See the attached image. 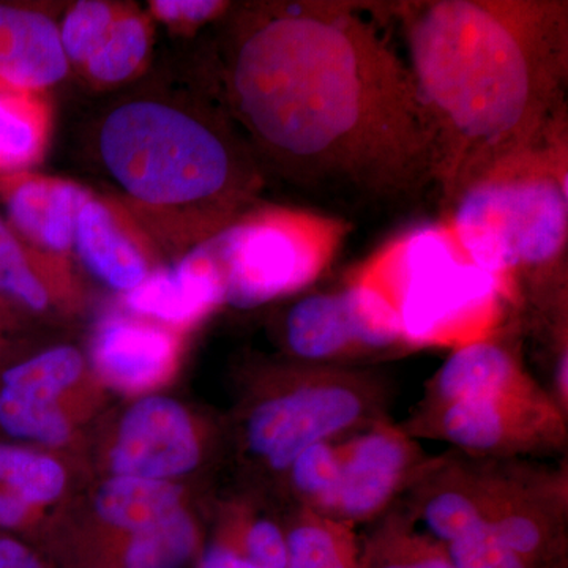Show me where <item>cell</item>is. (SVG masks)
Returning a JSON list of instances; mask_svg holds the SVG:
<instances>
[{
    "mask_svg": "<svg viewBox=\"0 0 568 568\" xmlns=\"http://www.w3.org/2000/svg\"><path fill=\"white\" fill-rule=\"evenodd\" d=\"M197 568H260L233 548L216 541L201 552Z\"/></svg>",
    "mask_w": 568,
    "mask_h": 568,
    "instance_id": "34",
    "label": "cell"
},
{
    "mask_svg": "<svg viewBox=\"0 0 568 568\" xmlns=\"http://www.w3.org/2000/svg\"><path fill=\"white\" fill-rule=\"evenodd\" d=\"M118 203L153 244L185 254L260 204L264 171L222 104L141 93L97 129Z\"/></svg>",
    "mask_w": 568,
    "mask_h": 568,
    "instance_id": "3",
    "label": "cell"
},
{
    "mask_svg": "<svg viewBox=\"0 0 568 568\" xmlns=\"http://www.w3.org/2000/svg\"><path fill=\"white\" fill-rule=\"evenodd\" d=\"M121 7L102 0H81L74 3L59 28V40L70 65L84 67L100 44Z\"/></svg>",
    "mask_w": 568,
    "mask_h": 568,
    "instance_id": "29",
    "label": "cell"
},
{
    "mask_svg": "<svg viewBox=\"0 0 568 568\" xmlns=\"http://www.w3.org/2000/svg\"><path fill=\"white\" fill-rule=\"evenodd\" d=\"M69 473L58 458L0 443V528L22 529L61 499Z\"/></svg>",
    "mask_w": 568,
    "mask_h": 568,
    "instance_id": "20",
    "label": "cell"
},
{
    "mask_svg": "<svg viewBox=\"0 0 568 568\" xmlns=\"http://www.w3.org/2000/svg\"><path fill=\"white\" fill-rule=\"evenodd\" d=\"M3 194L10 230L26 245L67 260L78 213L92 193L63 179L24 173L11 175Z\"/></svg>",
    "mask_w": 568,
    "mask_h": 568,
    "instance_id": "14",
    "label": "cell"
},
{
    "mask_svg": "<svg viewBox=\"0 0 568 568\" xmlns=\"http://www.w3.org/2000/svg\"><path fill=\"white\" fill-rule=\"evenodd\" d=\"M417 426L452 446L484 457H510L558 447L566 437L562 409L544 390L425 407Z\"/></svg>",
    "mask_w": 568,
    "mask_h": 568,
    "instance_id": "9",
    "label": "cell"
},
{
    "mask_svg": "<svg viewBox=\"0 0 568 568\" xmlns=\"http://www.w3.org/2000/svg\"><path fill=\"white\" fill-rule=\"evenodd\" d=\"M0 432L13 439L59 448L73 439V422L58 403L33 402L0 388Z\"/></svg>",
    "mask_w": 568,
    "mask_h": 568,
    "instance_id": "26",
    "label": "cell"
},
{
    "mask_svg": "<svg viewBox=\"0 0 568 568\" xmlns=\"http://www.w3.org/2000/svg\"><path fill=\"white\" fill-rule=\"evenodd\" d=\"M447 549L455 568H526L525 559L507 548L487 521L447 544Z\"/></svg>",
    "mask_w": 568,
    "mask_h": 568,
    "instance_id": "30",
    "label": "cell"
},
{
    "mask_svg": "<svg viewBox=\"0 0 568 568\" xmlns=\"http://www.w3.org/2000/svg\"><path fill=\"white\" fill-rule=\"evenodd\" d=\"M282 336L287 353L305 365L338 366L406 346L390 302L349 278L342 290L295 302L284 316Z\"/></svg>",
    "mask_w": 568,
    "mask_h": 568,
    "instance_id": "8",
    "label": "cell"
},
{
    "mask_svg": "<svg viewBox=\"0 0 568 568\" xmlns=\"http://www.w3.org/2000/svg\"><path fill=\"white\" fill-rule=\"evenodd\" d=\"M151 22L140 11L119 10L99 50L82 70L93 82L111 85L132 80L151 52Z\"/></svg>",
    "mask_w": 568,
    "mask_h": 568,
    "instance_id": "25",
    "label": "cell"
},
{
    "mask_svg": "<svg viewBox=\"0 0 568 568\" xmlns=\"http://www.w3.org/2000/svg\"><path fill=\"white\" fill-rule=\"evenodd\" d=\"M339 467V440H324L302 452L284 476L304 510L328 518L338 488Z\"/></svg>",
    "mask_w": 568,
    "mask_h": 568,
    "instance_id": "28",
    "label": "cell"
},
{
    "mask_svg": "<svg viewBox=\"0 0 568 568\" xmlns=\"http://www.w3.org/2000/svg\"><path fill=\"white\" fill-rule=\"evenodd\" d=\"M52 118L41 92L0 81V175L28 173L47 152Z\"/></svg>",
    "mask_w": 568,
    "mask_h": 568,
    "instance_id": "22",
    "label": "cell"
},
{
    "mask_svg": "<svg viewBox=\"0 0 568 568\" xmlns=\"http://www.w3.org/2000/svg\"><path fill=\"white\" fill-rule=\"evenodd\" d=\"M59 28L48 14L0 6V81L43 92L69 73Z\"/></svg>",
    "mask_w": 568,
    "mask_h": 568,
    "instance_id": "18",
    "label": "cell"
},
{
    "mask_svg": "<svg viewBox=\"0 0 568 568\" xmlns=\"http://www.w3.org/2000/svg\"><path fill=\"white\" fill-rule=\"evenodd\" d=\"M89 274L123 295L153 274L159 246L118 201L92 196L74 224L73 250Z\"/></svg>",
    "mask_w": 568,
    "mask_h": 568,
    "instance_id": "13",
    "label": "cell"
},
{
    "mask_svg": "<svg viewBox=\"0 0 568 568\" xmlns=\"http://www.w3.org/2000/svg\"><path fill=\"white\" fill-rule=\"evenodd\" d=\"M338 0L231 7L220 104L257 163L304 189L409 201L436 185L437 138L405 59Z\"/></svg>",
    "mask_w": 568,
    "mask_h": 568,
    "instance_id": "1",
    "label": "cell"
},
{
    "mask_svg": "<svg viewBox=\"0 0 568 568\" xmlns=\"http://www.w3.org/2000/svg\"><path fill=\"white\" fill-rule=\"evenodd\" d=\"M73 293L67 260L26 245L13 231L0 235V294L33 313L58 308Z\"/></svg>",
    "mask_w": 568,
    "mask_h": 568,
    "instance_id": "21",
    "label": "cell"
},
{
    "mask_svg": "<svg viewBox=\"0 0 568 568\" xmlns=\"http://www.w3.org/2000/svg\"><path fill=\"white\" fill-rule=\"evenodd\" d=\"M347 526L302 508L286 534V568H353Z\"/></svg>",
    "mask_w": 568,
    "mask_h": 568,
    "instance_id": "27",
    "label": "cell"
},
{
    "mask_svg": "<svg viewBox=\"0 0 568 568\" xmlns=\"http://www.w3.org/2000/svg\"><path fill=\"white\" fill-rule=\"evenodd\" d=\"M339 454L338 488L328 518L346 526L379 517L410 478L424 474L409 435L379 422L339 440Z\"/></svg>",
    "mask_w": 568,
    "mask_h": 568,
    "instance_id": "11",
    "label": "cell"
},
{
    "mask_svg": "<svg viewBox=\"0 0 568 568\" xmlns=\"http://www.w3.org/2000/svg\"><path fill=\"white\" fill-rule=\"evenodd\" d=\"M437 138L446 205L493 164L567 119L566 0L386 3Z\"/></svg>",
    "mask_w": 568,
    "mask_h": 568,
    "instance_id": "2",
    "label": "cell"
},
{
    "mask_svg": "<svg viewBox=\"0 0 568 568\" xmlns=\"http://www.w3.org/2000/svg\"><path fill=\"white\" fill-rule=\"evenodd\" d=\"M349 280L379 291L394 306L407 347H457L493 338L506 291L463 252L446 220L396 235Z\"/></svg>",
    "mask_w": 568,
    "mask_h": 568,
    "instance_id": "5",
    "label": "cell"
},
{
    "mask_svg": "<svg viewBox=\"0 0 568 568\" xmlns=\"http://www.w3.org/2000/svg\"><path fill=\"white\" fill-rule=\"evenodd\" d=\"M132 315L181 332L223 306L222 287L211 263L194 246L181 260L159 267L145 282L123 295Z\"/></svg>",
    "mask_w": 568,
    "mask_h": 568,
    "instance_id": "16",
    "label": "cell"
},
{
    "mask_svg": "<svg viewBox=\"0 0 568 568\" xmlns=\"http://www.w3.org/2000/svg\"><path fill=\"white\" fill-rule=\"evenodd\" d=\"M89 357L104 386L126 395L148 394L174 375L181 336L145 317L112 313L97 325Z\"/></svg>",
    "mask_w": 568,
    "mask_h": 568,
    "instance_id": "12",
    "label": "cell"
},
{
    "mask_svg": "<svg viewBox=\"0 0 568 568\" xmlns=\"http://www.w3.org/2000/svg\"><path fill=\"white\" fill-rule=\"evenodd\" d=\"M351 231L342 216L257 204L196 248L219 278L223 305L253 310L321 278Z\"/></svg>",
    "mask_w": 568,
    "mask_h": 568,
    "instance_id": "6",
    "label": "cell"
},
{
    "mask_svg": "<svg viewBox=\"0 0 568 568\" xmlns=\"http://www.w3.org/2000/svg\"><path fill=\"white\" fill-rule=\"evenodd\" d=\"M0 568H48L39 552L24 541L0 536Z\"/></svg>",
    "mask_w": 568,
    "mask_h": 568,
    "instance_id": "33",
    "label": "cell"
},
{
    "mask_svg": "<svg viewBox=\"0 0 568 568\" xmlns=\"http://www.w3.org/2000/svg\"><path fill=\"white\" fill-rule=\"evenodd\" d=\"M275 386L248 407L242 432L246 455L275 474L313 444L375 424L383 403L372 376L339 366L302 364Z\"/></svg>",
    "mask_w": 568,
    "mask_h": 568,
    "instance_id": "7",
    "label": "cell"
},
{
    "mask_svg": "<svg viewBox=\"0 0 568 568\" xmlns=\"http://www.w3.org/2000/svg\"><path fill=\"white\" fill-rule=\"evenodd\" d=\"M9 230H10L9 223H7L6 220H3L2 216H0V234H3V233H6V231H9Z\"/></svg>",
    "mask_w": 568,
    "mask_h": 568,
    "instance_id": "36",
    "label": "cell"
},
{
    "mask_svg": "<svg viewBox=\"0 0 568 568\" xmlns=\"http://www.w3.org/2000/svg\"><path fill=\"white\" fill-rule=\"evenodd\" d=\"M231 548L256 567H287L286 534L272 519L257 517L244 523L239 532V544Z\"/></svg>",
    "mask_w": 568,
    "mask_h": 568,
    "instance_id": "31",
    "label": "cell"
},
{
    "mask_svg": "<svg viewBox=\"0 0 568 568\" xmlns=\"http://www.w3.org/2000/svg\"><path fill=\"white\" fill-rule=\"evenodd\" d=\"M85 358L78 347L52 346L7 368L0 388L41 403H58L81 383Z\"/></svg>",
    "mask_w": 568,
    "mask_h": 568,
    "instance_id": "24",
    "label": "cell"
},
{
    "mask_svg": "<svg viewBox=\"0 0 568 568\" xmlns=\"http://www.w3.org/2000/svg\"><path fill=\"white\" fill-rule=\"evenodd\" d=\"M233 3L223 0H155L151 2L153 18L173 28L192 31L207 22L223 20Z\"/></svg>",
    "mask_w": 568,
    "mask_h": 568,
    "instance_id": "32",
    "label": "cell"
},
{
    "mask_svg": "<svg viewBox=\"0 0 568 568\" xmlns=\"http://www.w3.org/2000/svg\"><path fill=\"white\" fill-rule=\"evenodd\" d=\"M429 476L418 514L433 536L450 544L485 523L473 470L439 469Z\"/></svg>",
    "mask_w": 568,
    "mask_h": 568,
    "instance_id": "23",
    "label": "cell"
},
{
    "mask_svg": "<svg viewBox=\"0 0 568 568\" xmlns=\"http://www.w3.org/2000/svg\"><path fill=\"white\" fill-rule=\"evenodd\" d=\"M567 119L528 151L488 168L447 205L463 252L495 276L511 304L528 291L549 317L566 304Z\"/></svg>",
    "mask_w": 568,
    "mask_h": 568,
    "instance_id": "4",
    "label": "cell"
},
{
    "mask_svg": "<svg viewBox=\"0 0 568 568\" xmlns=\"http://www.w3.org/2000/svg\"><path fill=\"white\" fill-rule=\"evenodd\" d=\"M182 507L185 491L178 481L110 476L93 491L92 511L99 529L63 545L59 556L69 567L85 552L148 528Z\"/></svg>",
    "mask_w": 568,
    "mask_h": 568,
    "instance_id": "15",
    "label": "cell"
},
{
    "mask_svg": "<svg viewBox=\"0 0 568 568\" xmlns=\"http://www.w3.org/2000/svg\"><path fill=\"white\" fill-rule=\"evenodd\" d=\"M540 390L518 355L493 336L452 351L429 384L426 407Z\"/></svg>",
    "mask_w": 568,
    "mask_h": 568,
    "instance_id": "17",
    "label": "cell"
},
{
    "mask_svg": "<svg viewBox=\"0 0 568 568\" xmlns=\"http://www.w3.org/2000/svg\"><path fill=\"white\" fill-rule=\"evenodd\" d=\"M200 547L196 521L182 507L148 528L92 549L70 568H186Z\"/></svg>",
    "mask_w": 568,
    "mask_h": 568,
    "instance_id": "19",
    "label": "cell"
},
{
    "mask_svg": "<svg viewBox=\"0 0 568 568\" xmlns=\"http://www.w3.org/2000/svg\"><path fill=\"white\" fill-rule=\"evenodd\" d=\"M379 568H455L447 556L425 555L417 558L387 560Z\"/></svg>",
    "mask_w": 568,
    "mask_h": 568,
    "instance_id": "35",
    "label": "cell"
},
{
    "mask_svg": "<svg viewBox=\"0 0 568 568\" xmlns=\"http://www.w3.org/2000/svg\"><path fill=\"white\" fill-rule=\"evenodd\" d=\"M203 459L200 429L178 399L145 395L122 414L106 450L110 476L175 481Z\"/></svg>",
    "mask_w": 568,
    "mask_h": 568,
    "instance_id": "10",
    "label": "cell"
}]
</instances>
